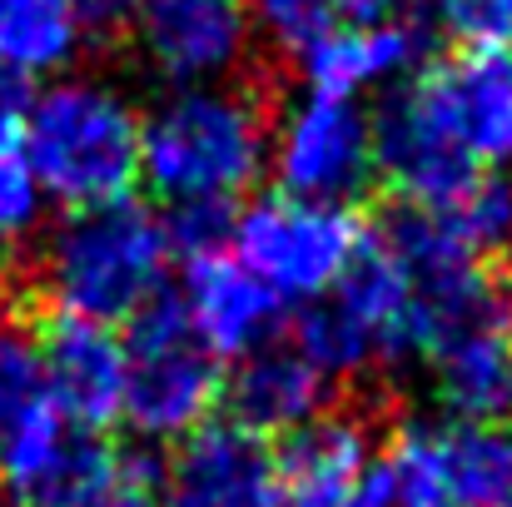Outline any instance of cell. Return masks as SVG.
<instances>
[{"label": "cell", "mask_w": 512, "mask_h": 507, "mask_svg": "<svg viewBox=\"0 0 512 507\" xmlns=\"http://www.w3.org/2000/svg\"><path fill=\"white\" fill-rule=\"evenodd\" d=\"M135 45L170 90L224 85L244 70L254 20L244 0H140Z\"/></svg>", "instance_id": "52a82bcc"}, {"label": "cell", "mask_w": 512, "mask_h": 507, "mask_svg": "<svg viewBox=\"0 0 512 507\" xmlns=\"http://www.w3.org/2000/svg\"><path fill=\"white\" fill-rule=\"evenodd\" d=\"M80 0H0V70L35 80L60 75L85 50Z\"/></svg>", "instance_id": "e0dca14e"}, {"label": "cell", "mask_w": 512, "mask_h": 507, "mask_svg": "<svg viewBox=\"0 0 512 507\" xmlns=\"http://www.w3.org/2000/svg\"><path fill=\"white\" fill-rule=\"evenodd\" d=\"M155 507H279V473L269 438L244 423H204L174 443L160 468Z\"/></svg>", "instance_id": "9c48e42d"}, {"label": "cell", "mask_w": 512, "mask_h": 507, "mask_svg": "<svg viewBox=\"0 0 512 507\" xmlns=\"http://www.w3.org/2000/svg\"><path fill=\"white\" fill-rule=\"evenodd\" d=\"M423 363L438 403L458 423H512V309L438 334Z\"/></svg>", "instance_id": "5bb4252c"}, {"label": "cell", "mask_w": 512, "mask_h": 507, "mask_svg": "<svg viewBox=\"0 0 512 507\" xmlns=\"http://www.w3.org/2000/svg\"><path fill=\"white\" fill-rule=\"evenodd\" d=\"M254 35L274 40L279 50H309L334 25H343V0H244Z\"/></svg>", "instance_id": "603a6c76"}, {"label": "cell", "mask_w": 512, "mask_h": 507, "mask_svg": "<svg viewBox=\"0 0 512 507\" xmlns=\"http://www.w3.org/2000/svg\"><path fill=\"white\" fill-rule=\"evenodd\" d=\"M130 388L125 423L145 443H179L214 423L224 403V363L189 329L179 299H155L125 334Z\"/></svg>", "instance_id": "5b68a950"}, {"label": "cell", "mask_w": 512, "mask_h": 507, "mask_svg": "<svg viewBox=\"0 0 512 507\" xmlns=\"http://www.w3.org/2000/svg\"><path fill=\"white\" fill-rule=\"evenodd\" d=\"M353 507H453L438 458V428L433 423H403L393 443L373 458Z\"/></svg>", "instance_id": "ffe728a7"}, {"label": "cell", "mask_w": 512, "mask_h": 507, "mask_svg": "<svg viewBox=\"0 0 512 507\" xmlns=\"http://www.w3.org/2000/svg\"><path fill=\"white\" fill-rule=\"evenodd\" d=\"M45 378L70 428L105 433L125 423L130 358H125V338L115 329L85 324V319H55L45 329Z\"/></svg>", "instance_id": "7c38bea8"}, {"label": "cell", "mask_w": 512, "mask_h": 507, "mask_svg": "<svg viewBox=\"0 0 512 507\" xmlns=\"http://www.w3.org/2000/svg\"><path fill=\"white\" fill-rule=\"evenodd\" d=\"M224 403H229L234 423H244L249 433H259V438L284 433L289 438L329 413L334 383L289 343V334H279L259 353L234 363V373L224 378Z\"/></svg>", "instance_id": "9a60e30c"}, {"label": "cell", "mask_w": 512, "mask_h": 507, "mask_svg": "<svg viewBox=\"0 0 512 507\" xmlns=\"http://www.w3.org/2000/svg\"><path fill=\"white\" fill-rule=\"evenodd\" d=\"M448 219V229L478 254V259H498L512 244V179L498 169L478 174L453 204L438 209Z\"/></svg>", "instance_id": "44dd1931"}, {"label": "cell", "mask_w": 512, "mask_h": 507, "mask_svg": "<svg viewBox=\"0 0 512 507\" xmlns=\"http://www.w3.org/2000/svg\"><path fill=\"white\" fill-rule=\"evenodd\" d=\"M368 229L348 204H319L299 194H259L234 214L229 254L279 299V304H319L334 294L348 264L358 259Z\"/></svg>", "instance_id": "277c9868"}, {"label": "cell", "mask_w": 512, "mask_h": 507, "mask_svg": "<svg viewBox=\"0 0 512 507\" xmlns=\"http://www.w3.org/2000/svg\"><path fill=\"white\" fill-rule=\"evenodd\" d=\"M165 219L135 199L65 214V224L40 249V289L55 319L85 324H135L170 279Z\"/></svg>", "instance_id": "7a4b0ae2"}, {"label": "cell", "mask_w": 512, "mask_h": 507, "mask_svg": "<svg viewBox=\"0 0 512 507\" xmlns=\"http://www.w3.org/2000/svg\"><path fill=\"white\" fill-rule=\"evenodd\" d=\"M30 80L0 70V140H25V115H30Z\"/></svg>", "instance_id": "484cf974"}, {"label": "cell", "mask_w": 512, "mask_h": 507, "mask_svg": "<svg viewBox=\"0 0 512 507\" xmlns=\"http://www.w3.org/2000/svg\"><path fill=\"white\" fill-rule=\"evenodd\" d=\"M269 110L249 85L170 90L140 135V179L165 204H234L269 169Z\"/></svg>", "instance_id": "6da1fadb"}, {"label": "cell", "mask_w": 512, "mask_h": 507, "mask_svg": "<svg viewBox=\"0 0 512 507\" xmlns=\"http://www.w3.org/2000/svg\"><path fill=\"white\" fill-rule=\"evenodd\" d=\"M438 458L453 507H512V423H443Z\"/></svg>", "instance_id": "d6986e66"}, {"label": "cell", "mask_w": 512, "mask_h": 507, "mask_svg": "<svg viewBox=\"0 0 512 507\" xmlns=\"http://www.w3.org/2000/svg\"><path fill=\"white\" fill-rule=\"evenodd\" d=\"M95 507H155V498H150L145 478H130V483H120L105 503H95Z\"/></svg>", "instance_id": "f1b7e54d"}, {"label": "cell", "mask_w": 512, "mask_h": 507, "mask_svg": "<svg viewBox=\"0 0 512 507\" xmlns=\"http://www.w3.org/2000/svg\"><path fill=\"white\" fill-rule=\"evenodd\" d=\"M5 284H10V254H5V244H0V294H5Z\"/></svg>", "instance_id": "f546056e"}, {"label": "cell", "mask_w": 512, "mask_h": 507, "mask_svg": "<svg viewBox=\"0 0 512 507\" xmlns=\"http://www.w3.org/2000/svg\"><path fill=\"white\" fill-rule=\"evenodd\" d=\"M428 35L413 20H343L304 50V80L314 95L358 100L373 90H398L423 70Z\"/></svg>", "instance_id": "4fadbf2b"}, {"label": "cell", "mask_w": 512, "mask_h": 507, "mask_svg": "<svg viewBox=\"0 0 512 507\" xmlns=\"http://www.w3.org/2000/svg\"><path fill=\"white\" fill-rule=\"evenodd\" d=\"M403 0H343V20H388Z\"/></svg>", "instance_id": "83f0119b"}, {"label": "cell", "mask_w": 512, "mask_h": 507, "mask_svg": "<svg viewBox=\"0 0 512 507\" xmlns=\"http://www.w3.org/2000/svg\"><path fill=\"white\" fill-rule=\"evenodd\" d=\"M408 85L478 169L512 160V50H463L423 65Z\"/></svg>", "instance_id": "ba28073f"}, {"label": "cell", "mask_w": 512, "mask_h": 507, "mask_svg": "<svg viewBox=\"0 0 512 507\" xmlns=\"http://www.w3.org/2000/svg\"><path fill=\"white\" fill-rule=\"evenodd\" d=\"M373 458V428L358 413L314 418L274 453L279 507H353Z\"/></svg>", "instance_id": "2e32d148"}, {"label": "cell", "mask_w": 512, "mask_h": 507, "mask_svg": "<svg viewBox=\"0 0 512 507\" xmlns=\"http://www.w3.org/2000/svg\"><path fill=\"white\" fill-rule=\"evenodd\" d=\"M55 418L60 408L45 378V329L15 309H0V453Z\"/></svg>", "instance_id": "ac0fdd59"}, {"label": "cell", "mask_w": 512, "mask_h": 507, "mask_svg": "<svg viewBox=\"0 0 512 507\" xmlns=\"http://www.w3.org/2000/svg\"><path fill=\"white\" fill-rule=\"evenodd\" d=\"M80 10H85V25L95 30H110V25H130L135 20V10H140V0H80Z\"/></svg>", "instance_id": "4316f807"}, {"label": "cell", "mask_w": 512, "mask_h": 507, "mask_svg": "<svg viewBox=\"0 0 512 507\" xmlns=\"http://www.w3.org/2000/svg\"><path fill=\"white\" fill-rule=\"evenodd\" d=\"M234 229V209L224 204H174L165 214V234H170V249H179L184 259H199V254H219L224 239Z\"/></svg>", "instance_id": "d4e9b609"}, {"label": "cell", "mask_w": 512, "mask_h": 507, "mask_svg": "<svg viewBox=\"0 0 512 507\" xmlns=\"http://www.w3.org/2000/svg\"><path fill=\"white\" fill-rule=\"evenodd\" d=\"M179 309L189 319V329L199 343L224 363H239L249 353H259L264 343L284 334V304L229 254H199L184 264V284H179Z\"/></svg>", "instance_id": "8fae6325"}, {"label": "cell", "mask_w": 512, "mask_h": 507, "mask_svg": "<svg viewBox=\"0 0 512 507\" xmlns=\"http://www.w3.org/2000/svg\"><path fill=\"white\" fill-rule=\"evenodd\" d=\"M373 169L408 209H443L478 174H488L438 130V120L423 110L413 85L388 90V100L373 115Z\"/></svg>", "instance_id": "30bf717a"}, {"label": "cell", "mask_w": 512, "mask_h": 507, "mask_svg": "<svg viewBox=\"0 0 512 507\" xmlns=\"http://www.w3.org/2000/svg\"><path fill=\"white\" fill-rule=\"evenodd\" d=\"M145 115L100 75L50 80L25 115V155L50 204L80 214L120 204L140 184Z\"/></svg>", "instance_id": "3957f363"}, {"label": "cell", "mask_w": 512, "mask_h": 507, "mask_svg": "<svg viewBox=\"0 0 512 507\" xmlns=\"http://www.w3.org/2000/svg\"><path fill=\"white\" fill-rule=\"evenodd\" d=\"M433 20L468 50H508L512 0H428Z\"/></svg>", "instance_id": "cb8c5ba5"}, {"label": "cell", "mask_w": 512, "mask_h": 507, "mask_svg": "<svg viewBox=\"0 0 512 507\" xmlns=\"http://www.w3.org/2000/svg\"><path fill=\"white\" fill-rule=\"evenodd\" d=\"M45 189L25 155V140H0V244H20L45 224Z\"/></svg>", "instance_id": "7402d4cb"}, {"label": "cell", "mask_w": 512, "mask_h": 507, "mask_svg": "<svg viewBox=\"0 0 512 507\" xmlns=\"http://www.w3.org/2000/svg\"><path fill=\"white\" fill-rule=\"evenodd\" d=\"M269 169L284 194L348 204L378 174L373 169V115L358 100L304 90V100H294L284 120L274 125Z\"/></svg>", "instance_id": "8992f818"}]
</instances>
